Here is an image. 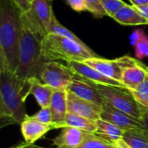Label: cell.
Returning a JSON list of instances; mask_svg holds the SVG:
<instances>
[{
	"label": "cell",
	"instance_id": "obj_24",
	"mask_svg": "<svg viewBox=\"0 0 148 148\" xmlns=\"http://www.w3.org/2000/svg\"><path fill=\"white\" fill-rule=\"evenodd\" d=\"M76 148H113V145L95 134H89L85 140Z\"/></svg>",
	"mask_w": 148,
	"mask_h": 148
},
{
	"label": "cell",
	"instance_id": "obj_11",
	"mask_svg": "<svg viewBox=\"0 0 148 148\" xmlns=\"http://www.w3.org/2000/svg\"><path fill=\"white\" fill-rule=\"evenodd\" d=\"M101 117L102 120L114 124L124 131L143 129V125L140 120H137L127 114L114 108L106 101L102 106V113Z\"/></svg>",
	"mask_w": 148,
	"mask_h": 148
},
{
	"label": "cell",
	"instance_id": "obj_27",
	"mask_svg": "<svg viewBox=\"0 0 148 148\" xmlns=\"http://www.w3.org/2000/svg\"><path fill=\"white\" fill-rule=\"evenodd\" d=\"M88 6V11H89L95 18H101L108 16L103 9L100 0H85Z\"/></svg>",
	"mask_w": 148,
	"mask_h": 148
},
{
	"label": "cell",
	"instance_id": "obj_32",
	"mask_svg": "<svg viewBox=\"0 0 148 148\" xmlns=\"http://www.w3.org/2000/svg\"><path fill=\"white\" fill-rule=\"evenodd\" d=\"M9 148H45L42 147H39V146H36L35 144H28V143H25V142H22V143H18L16 145H14L12 147Z\"/></svg>",
	"mask_w": 148,
	"mask_h": 148
},
{
	"label": "cell",
	"instance_id": "obj_12",
	"mask_svg": "<svg viewBox=\"0 0 148 148\" xmlns=\"http://www.w3.org/2000/svg\"><path fill=\"white\" fill-rule=\"evenodd\" d=\"M67 65L79 75H81L86 79H88L96 84L106 85V86H114V87L126 88L121 82L106 76L100 71L90 67L89 65L86 64L83 62H75V61L69 62H67Z\"/></svg>",
	"mask_w": 148,
	"mask_h": 148
},
{
	"label": "cell",
	"instance_id": "obj_26",
	"mask_svg": "<svg viewBox=\"0 0 148 148\" xmlns=\"http://www.w3.org/2000/svg\"><path fill=\"white\" fill-rule=\"evenodd\" d=\"M103 9L109 16H113L120 9L125 6L127 3L122 0H100Z\"/></svg>",
	"mask_w": 148,
	"mask_h": 148
},
{
	"label": "cell",
	"instance_id": "obj_19",
	"mask_svg": "<svg viewBox=\"0 0 148 148\" xmlns=\"http://www.w3.org/2000/svg\"><path fill=\"white\" fill-rule=\"evenodd\" d=\"M67 97H68L67 89L55 90L49 104L53 123L61 122L65 119L68 114Z\"/></svg>",
	"mask_w": 148,
	"mask_h": 148
},
{
	"label": "cell",
	"instance_id": "obj_30",
	"mask_svg": "<svg viewBox=\"0 0 148 148\" xmlns=\"http://www.w3.org/2000/svg\"><path fill=\"white\" fill-rule=\"evenodd\" d=\"M21 10L22 13L26 12L29 7H30V2L29 0H11Z\"/></svg>",
	"mask_w": 148,
	"mask_h": 148
},
{
	"label": "cell",
	"instance_id": "obj_13",
	"mask_svg": "<svg viewBox=\"0 0 148 148\" xmlns=\"http://www.w3.org/2000/svg\"><path fill=\"white\" fill-rule=\"evenodd\" d=\"M21 133L24 139V142L28 144H35L36 140L43 137L48 132L53 130L52 124H44L36 120L27 116L20 125Z\"/></svg>",
	"mask_w": 148,
	"mask_h": 148
},
{
	"label": "cell",
	"instance_id": "obj_17",
	"mask_svg": "<svg viewBox=\"0 0 148 148\" xmlns=\"http://www.w3.org/2000/svg\"><path fill=\"white\" fill-rule=\"evenodd\" d=\"M53 130L55 129H62L67 127L78 128L80 130L95 134L97 130V122L96 121H92L82 116H79L75 114L68 113L65 119L58 123H53Z\"/></svg>",
	"mask_w": 148,
	"mask_h": 148
},
{
	"label": "cell",
	"instance_id": "obj_34",
	"mask_svg": "<svg viewBox=\"0 0 148 148\" xmlns=\"http://www.w3.org/2000/svg\"><path fill=\"white\" fill-rule=\"evenodd\" d=\"M138 9V10L140 11V13L146 18L147 22L148 25V4L144 5V6H140V7H136Z\"/></svg>",
	"mask_w": 148,
	"mask_h": 148
},
{
	"label": "cell",
	"instance_id": "obj_20",
	"mask_svg": "<svg viewBox=\"0 0 148 148\" xmlns=\"http://www.w3.org/2000/svg\"><path fill=\"white\" fill-rule=\"evenodd\" d=\"M96 122L97 130L95 134H96L97 136L110 142L111 144L123 139V135L126 132L123 129L102 119L96 121Z\"/></svg>",
	"mask_w": 148,
	"mask_h": 148
},
{
	"label": "cell",
	"instance_id": "obj_28",
	"mask_svg": "<svg viewBox=\"0 0 148 148\" xmlns=\"http://www.w3.org/2000/svg\"><path fill=\"white\" fill-rule=\"evenodd\" d=\"M32 119L36 120L44 124H53L52 121V114L49 107L47 108H42L38 112H36L35 114L30 116Z\"/></svg>",
	"mask_w": 148,
	"mask_h": 148
},
{
	"label": "cell",
	"instance_id": "obj_36",
	"mask_svg": "<svg viewBox=\"0 0 148 148\" xmlns=\"http://www.w3.org/2000/svg\"><path fill=\"white\" fill-rule=\"evenodd\" d=\"M32 1H33V0H29V2H30V3H31V2H32Z\"/></svg>",
	"mask_w": 148,
	"mask_h": 148
},
{
	"label": "cell",
	"instance_id": "obj_6",
	"mask_svg": "<svg viewBox=\"0 0 148 148\" xmlns=\"http://www.w3.org/2000/svg\"><path fill=\"white\" fill-rule=\"evenodd\" d=\"M96 88L107 103L137 120H141L142 108L131 91L124 88L100 84H96Z\"/></svg>",
	"mask_w": 148,
	"mask_h": 148
},
{
	"label": "cell",
	"instance_id": "obj_18",
	"mask_svg": "<svg viewBox=\"0 0 148 148\" xmlns=\"http://www.w3.org/2000/svg\"><path fill=\"white\" fill-rule=\"evenodd\" d=\"M112 18L117 23L123 25H147L146 18L134 5L126 4L121 9H120L112 16Z\"/></svg>",
	"mask_w": 148,
	"mask_h": 148
},
{
	"label": "cell",
	"instance_id": "obj_33",
	"mask_svg": "<svg viewBox=\"0 0 148 148\" xmlns=\"http://www.w3.org/2000/svg\"><path fill=\"white\" fill-rule=\"evenodd\" d=\"M112 145H113V148H132L123 139L113 143Z\"/></svg>",
	"mask_w": 148,
	"mask_h": 148
},
{
	"label": "cell",
	"instance_id": "obj_9",
	"mask_svg": "<svg viewBox=\"0 0 148 148\" xmlns=\"http://www.w3.org/2000/svg\"><path fill=\"white\" fill-rule=\"evenodd\" d=\"M67 90L80 98L92 101L100 106H103L105 103V100L96 88V83L79 75L76 73Z\"/></svg>",
	"mask_w": 148,
	"mask_h": 148
},
{
	"label": "cell",
	"instance_id": "obj_14",
	"mask_svg": "<svg viewBox=\"0 0 148 148\" xmlns=\"http://www.w3.org/2000/svg\"><path fill=\"white\" fill-rule=\"evenodd\" d=\"M89 134L78 128L67 127L62 129L60 134L53 140V145L56 148L78 147Z\"/></svg>",
	"mask_w": 148,
	"mask_h": 148
},
{
	"label": "cell",
	"instance_id": "obj_35",
	"mask_svg": "<svg viewBox=\"0 0 148 148\" xmlns=\"http://www.w3.org/2000/svg\"><path fill=\"white\" fill-rule=\"evenodd\" d=\"M131 3L135 6V7H140V6H144L148 4V0H129Z\"/></svg>",
	"mask_w": 148,
	"mask_h": 148
},
{
	"label": "cell",
	"instance_id": "obj_3",
	"mask_svg": "<svg viewBox=\"0 0 148 148\" xmlns=\"http://www.w3.org/2000/svg\"><path fill=\"white\" fill-rule=\"evenodd\" d=\"M42 56L45 62L62 60L66 62H85L101 57L85 43H79L56 34H49L42 39Z\"/></svg>",
	"mask_w": 148,
	"mask_h": 148
},
{
	"label": "cell",
	"instance_id": "obj_5",
	"mask_svg": "<svg viewBox=\"0 0 148 148\" xmlns=\"http://www.w3.org/2000/svg\"><path fill=\"white\" fill-rule=\"evenodd\" d=\"M51 3L48 0H33L29 9L21 14L22 23L42 39L49 35L54 16Z\"/></svg>",
	"mask_w": 148,
	"mask_h": 148
},
{
	"label": "cell",
	"instance_id": "obj_31",
	"mask_svg": "<svg viewBox=\"0 0 148 148\" xmlns=\"http://www.w3.org/2000/svg\"><path fill=\"white\" fill-rule=\"evenodd\" d=\"M140 121L143 125V129L148 132V111L145 109H142V117Z\"/></svg>",
	"mask_w": 148,
	"mask_h": 148
},
{
	"label": "cell",
	"instance_id": "obj_25",
	"mask_svg": "<svg viewBox=\"0 0 148 148\" xmlns=\"http://www.w3.org/2000/svg\"><path fill=\"white\" fill-rule=\"evenodd\" d=\"M135 49V56L139 60L148 57V36L143 31L140 36L134 44Z\"/></svg>",
	"mask_w": 148,
	"mask_h": 148
},
{
	"label": "cell",
	"instance_id": "obj_29",
	"mask_svg": "<svg viewBox=\"0 0 148 148\" xmlns=\"http://www.w3.org/2000/svg\"><path fill=\"white\" fill-rule=\"evenodd\" d=\"M66 2L74 10L77 12L88 10V6L85 0H66Z\"/></svg>",
	"mask_w": 148,
	"mask_h": 148
},
{
	"label": "cell",
	"instance_id": "obj_16",
	"mask_svg": "<svg viewBox=\"0 0 148 148\" xmlns=\"http://www.w3.org/2000/svg\"><path fill=\"white\" fill-rule=\"evenodd\" d=\"M148 77V67L143 62L126 69L122 74L121 83L129 91L134 90Z\"/></svg>",
	"mask_w": 148,
	"mask_h": 148
},
{
	"label": "cell",
	"instance_id": "obj_15",
	"mask_svg": "<svg viewBox=\"0 0 148 148\" xmlns=\"http://www.w3.org/2000/svg\"><path fill=\"white\" fill-rule=\"evenodd\" d=\"M28 86L29 95H32L37 104L42 108L49 107L52 95L55 89L51 87L42 83L38 78H30L25 82Z\"/></svg>",
	"mask_w": 148,
	"mask_h": 148
},
{
	"label": "cell",
	"instance_id": "obj_7",
	"mask_svg": "<svg viewBox=\"0 0 148 148\" xmlns=\"http://www.w3.org/2000/svg\"><path fill=\"white\" fill-rule=\"evenodd\" d=\"M75 72L68 65L65 66L56 61L43 62L39 71L38 79L55 90L67 89Z\"/></svg>",
	"mask_w": 148,
	"mask_h": 148
},
{
	"label": "cell",
	"instance_id": "obj_21",
	"mask_svg": "<svg viewBox=\"0 0 148 148\" xmlns=\"http://www.w3.org/2000/svg\"><path fill=\"white\" fill-rule=\"evenodd\" d=\"M123 140L132 148H148V132L144 129L126 131Z\"/></svg>",
	"mask_w": 148,
	"mask_h": 148
},
{
	"label": "cell",
	"instance_id": "obj_10",
	"mask_svg": "<svg viewBox=\"0 0 148 148\" xmlns=\"http://www.w3.org/2000/svg\"><path fill=\"white\" fill-rule=\"evenodd\" d=\"M67 101L68 113L75 114L92 121H98L101 119V115L102 113V106L80 98L69 91H68Z\"/></svg>",
	"mask_w": 148,
	"mask_h": 148
},
{
	"label": "cell",
	"instance_id": "obj_4",
	"mask_svg": "<svg viewBox=\"0 0 148 148\" xmlns=\"http://www.w3.org/2000/svg\"><path fill=\"white\" fill-rule=\"evenodd\" d=\"M42 41L40 36L23 23L19 62L15 73L23 82H27L30 78H38L42 65L45 62L42 56Z\"/></svg>",
	"mask_w": 148,
	"mask_h": 148
},
{
	"label": "cell",
	"instance_id": "obj_2",
	"mask_svg": "<svg viewBox=\"0 0 148 148\" xmlns=\"http://www.w3.org/2000/svg\"><path fill=\"white\" fill-rule=\"evenodd\" d=\"M28 86L15 74L0 71V127L21 125L26 119Z\"/></svg>",
	"mask_w": 148,
	"mask_h": 148
},
{
	"label": "cell",
	"instance_id": "obj_1",
	"mask_svg": "<svg viewBox=\"0 0 148 148\" xmlns=\"http://www.w3.org/2000/svg\"><path fill=\"white\" fill-rule=\"evenodd\" d=\"M21 14L11 0H0V71L15 74L17 69L23 30Z\"/></svg>",
	"mask_w": 148,
	"mask_h": 148
},
{
	"label": "cell",
	"instance_id": "obj_8",
	"mask_svg": "<svg viewBox=\"0 0 148 148\" xmlns=\"http://www.w3.org/2000/svg\"><path fill=\"white\" fill-rule=\"evenodd\" d=\"M86 64L100 71L106 76L121 82V77L124 70L129 67L134 66L141 62L139 59L134 58L129 56H123L119 58L108 60L101 57L88 59Z\"/></svg>",
	"mask_w": 148,
	"mask_h": 148
},
{
	"label": "cell",
	"instance_id": "obj_23",
	"mask_svg": "<svg viewBox=\"0 0 148 148\" xmlns=\"http://www.w3.org/2000/svg\"><path fill=\"white\" fill-rule=\"evenodd\" d=\"M131 93L140 108L148 111V77Z\"/></svg>",
	"mask_w": 148,
	"mask_h": 148
},
{
	"label": "cell",
	"instance_id": "obj_37",
	"mask_svg": "<svg viewBox=\"0 0 148 148\" xmlns=\"http://www.w3.org/2000/svg\"><path fill=\"white\" fill-rule=\"evenodd\" d=\"M48 1H50V2H52V1H53V0H48Z\"/></svg>",
	"mask_w": 148,
	"mask_h": 148
},
{
	"label": "cell",
	"instance_id": "obj_22",
	"mask_svg": "<svg viewBox=\"0 0 148 148\" xmlns=\"http://www.w3.org/2000/svg\"><path fill=\"white\" fill-rule=\"evenodd\" d=\"M49 34H56L58 36H62L67 38H69L73 41H75L79 43H84L78 36H76L72 31H70L69 29H68L66 27H64L62 24H61L58 20L56 19V16L54 15L53 19H52V23L49 30Z\"/></svg>",
	"mask_w": 148,
	"mask_h": 148
}]
</instances>
